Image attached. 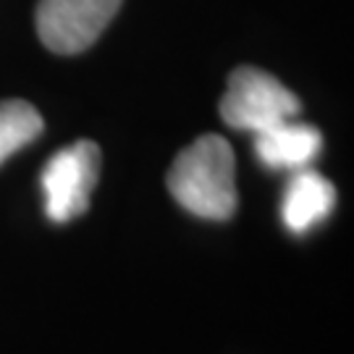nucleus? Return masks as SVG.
<instances>
[{
	"label": "nucleus",
	"instance_id": "1",
	"mask_svg": "<svg viewBox=\"0 0 354 354\" xmlns=\"http://www.w3.org/2000/svg\"><path fill=\"white\" fill-rule=\"evenodd\" d=\"M234 174L231 145L218 134H203L176 155L168 171V192L192 215L226 221L239 205Z\"/></svg>",
	"mask_w": 354,
	"mask_h": 354
},
{
	"label": "nucleus",
	"instance_id": "2",
	"mask_svg": "<svg viewBox=\"0 0 354 354\" xmlns=\"http://www.w3.org/2000/svg\"><path fill=\"white\" fill-rule=\"evenodd\" d=\"M218 111L231 129L257 134L283 121H294L302 102L273 74L254 66H236L228 74L226 95Z\"/></svg>",
	"mask_w": 354,
	"mask_h": 354
},
{
	"label": "nucleus",
	"instance_id": "3",
	"mask_svg": "<svg viewBox=\"0 0 354 354\" xmlns=\"http://www.w3.org/2000/svg\"><path fill=\"white\" fill-rule=\"evenodd\" d=\"M100 176V147L82 140L53 155L42 171L45 213L53 223H68L89 205V194Z\"/></svg>",
	"mask_w": 354,
	"mask_h": 354
},
{
	"label": "nucleus",
	"instance_id": "4",
	"mask_svg": "<svg viewBox=\"0 0 354 354\" xmlns=\"http://www.w3.org/2000/svg\"><path fill=\"white\" fill-rule=\"evenodd\" d=\"M124 0H39L37 35L48 50L74 55L92 48Z\"/></svg>",
	"mask_w": 354,
	"mask_h": 354
},
{
	"label": "nucleus",
	"instance_id": "5",
	"mask_svg": "<svg viewBox=\"0 0 354 354\" xmlns=\"http://www.w3.org/2000/svg\"><path fill=\"white\" fill-rule=\"evenodd\" d=\"M320 147V131L297 121H283L254 134V155L270 171H302L315 160Z\"/></svg>",
	"mask_w": 354,
	"mask_h": 354
},
{
	"label": "nucleus",
	"instance_id": "6",
	"mask_svg": "<svg viewBox=\"0 0 354 354\" xmlns=\"http://www.w3.org/2000/svg\"><path fill=\"white\" fill-rule=\"evenodd\" d=\"M333 205H336L333 184L315 171L302 168V171H294V176L286 184L283 203H281V218L289 231L304 234L315 223L326 221Z\"/></svg>",
	"mask_w": 354,
	"mask_h": 354
},
{
	"label": "nucleus",
	"instance_id": "7",
	"mask_svg": "<svg viewBox=\"0 0 354 354\" xmlns=\"http://www.w3.org/2000/svg\"><path fill=\"white\" fill-rule=\"evenodd\" d=\"M42 115L26 100L0 102V163L42 134Z\"/></svg>",
	"mask_w": 354,
	"mask_h": 354
}]
</instances>
